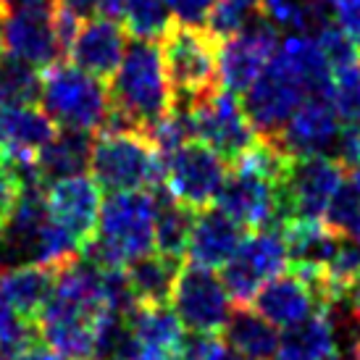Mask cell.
Wrapping results in <instances>:
<instances>
[{
  "mask_svg": "<svg viewBox=\"0 0 360 360\" xmlns=\"http://www.w3.org/2000/svg\"><path fill=\"white\" fill-rule=\"evenodd\" d=\"M108 92L110 116L103 129H137L148 134L174 105L160 42H129L119 69L110 77Z\"/></svg>",
  "mask_w": 360,
  "mask_h": 360,
  "instance_id": "6da1fadb",
  "label": "cell"
},
{
  "mask_svg": "<svg viewBox=\"0 0 360 360\" xmlns=\"http://www.w3.org/2000/svg\"><path fill=\"white\" fill-rule=\"evenodd\" d=\"M155 250V192H108L92 240L82 248L103 269H124Z\"/></svg>",
  "mask_w": 360,
  "mask_h": 360,
  "instance_id": "7a4b0ae2",
  "label": "cell"
},
{
  "mask_svg": "<svg viewBox=\"0 0 360 360\" xmlns=\"http://www.w3.org/2000/svg\"><path fill=\"white\" fill-rule=\"evenodd\" d=\"M92 179L105 192L155 190L163 184V158L137 129H101L92 140Z\"/></svg>",
  "mask_w": 360,
  "mask_h": 360,
  "instance_id": "3957f363",
  "label": "cell"
},
{
  "mask_svg": "<svg viewBox=\"0 0 360 360\" xmlns=\"http://www.w3.org/2000/svg\"><path fill=\"white\" fill-rule=\"evenodd\" d=\"M37 103L58 129L95 134L110 116V92L105 82L63 60L42 71Z\"/></svg>",
  "mask_w": 360,
  "mask_h": 360,
  "instance_id": "277c9868",
  "label": "cell"
},
{
  "mask_svg": "<svg viewBox=\"0 0 360 360\" xmlns=\"http://www.w3.org/2000/svg\"><path fill=\"white\" fill-rule=\"evenodd\" d=\"M160 56L176 108H192L219 90V40L208 30L171 27Z\"/></svg>",
  "mask_w": 360,
  "mask_h": 360,
  "instance_id": "5b68a950",
  "label": "cell"
},
{
  "mask_svg": "<svg viewBox=\"0 0 360 360\" xmlns=\"http://www.w3.org/2000/svg\"><path fill=\"white\" fill-rule=\"evenodd\" d=\"M305 98H310V92L302 77L276 51V56L258 74V79L242 92V108L258 140L274 142Z\"/></svg>",
  "mask_w": 360,
  "mask_h": 360,
  "instance_id": "8992f818",
  "label": "cell"
},
{
  "mask_svg": "<svg viewBox=\"0 0 360 360\" xmlns=\"http://www.w3.org/2000/svg\"><path fill=\"white\" fill-rule=\"evenodd\" d=\"M345 179V163L334 155L290 158L279 181V219L319 221Z\"/></svg>",
  "mask_w": 360,
  "mask_h": 360,
  "instance_id": "52a82bcc",
  "label": "cell"
},
{
  "mask_svg": "<svg viewBox=\"0 0 360 360\" xmlns=\"http://www.w3.org/2000/svg\"><path fill=\"white\" fill-rule=\"evenodd\" d=\"M287 263L290 260H287L284 231L276 226H263L242 237L231 258L221 266L224 271L219 276L231 300L237 305H248L266 281L287 269Z\"/></svg>",
  "mask_w": 360,
  "mask_h": 360,
  "instance_id": "ba28073f",
  "label": "cell"
},
{
  "mask_svg": "<svg viewBox=\"0 0 360 360\" xmlns=\"http://www.w3.org/2000/svg\"><path fill=\"white\" fill-rule=\"evenodd\" d=\"M56 0H13L3 8V56L45 71L63 60L53 32Z\"/></svg>",
  "mask_w": 360,
  "mask_h": 360,
  "instance_id": "9c48e42d",
  "label": "cell"
},
{
  "mask_svg": "<svg viewBox=\"0 0 360 360\" xmlns=\"http://www.w3.org/2000/svg\"><path fill=\"white\" fill-rule=\"evenodd\" d=\"M226 179V160L202 140H190L163 158V184L174 200L192 210L216 202Z\"/></svg>",
  "mask_w": 360,
  "mask_h": 360,
  "instance_id": "30bf717a",
  "label": "cell"
},
{
  "mask_svg": "<svg viewBox=\"0 0 360 360\" xmlns=\"http://www.w3.org/2000/svg\"><path fill=\"white\" fill-rule=\"evenodd\" d=\"M169 302L179 323L192 334H219L231 313V297L221 276L198 263L179 266Z\"/></svg>",
  "mask_w": 360,
  "mask_h": 360,
  "instance_id": "8fae6325",
  "label": "cell"
},
{
  "mask_svg": "<svg viewBox=\"0 0 360 360\" xmlns=\"http://www.w3.org/2000/svg\"><path fill=\"white\" fill-rule=\"evenodd\" d=\"M187 110L195 124V140H202L208 148H213L226 163L240 160L258 142V134L234 92L219 87Z\"/></svg>",
  "mask_w": 360,
  "mask_h": 360,
  "instance_id": "7c38bea8",
  "label": "cell"
},
{
  "mask_svg": "<svg viewBox=\"0 0 360 360\" xmlns=\"http://www.w3.org/2000/svg\"><path fill=\"white\" fill-rule=\"evenodd\" d=\"M281 32L266 16L252 19L248 27L219 40V87L234 95L250 87L279 51Z\"/></svg>",
  "mask_w": 360,
  "mask_h": 360,
  "instance_id": "4fadbf2b",
  "label": "cell"
},
{
  "mask_svg": "<svg viewBox=\"0 0 360 360\" xmlns=\"http://www.w3.org/2000/svg\"><path fill=\"white\" fill-rule=\"evenodd\" d=\"M252 305L276 329H287L319 310H326L331 300L323 276L300 274V271H292V274L281 271L255 292Z\"/></svg>",
  "mask_w": 360,
  "mask_h": 360,
  "instance_id": "5bb4252c",
  "label": "cell"
},
{
  "mask_svg": "<svg viewBox=\"0 0 360 360\" xmlns=\"http://www.w3.org/2000/svg\"><path fill=\"white\" fill-rule=\"evenodd\" d=\"M342 134H345V124H342L331 98L310 95L284 124V129L274 140V145H279L290 158H300V155L340 158Z\"/></svg>",
  "mask_w": 360,
  "mask_h": 360,
  "instance_id": "9a60e30c",
  "label": "cell"
},
{
  "mask_svg": "<svg viewBox=\"0 0 360 360\" xmlns=\"http://www.w3.org/2000/svg\"><path fill=\"white\" fill-rule=\"evenodd\" d=\"M45 205H48L51 221H56L60 229L69 231L84 248L92 240L95 226H98L103 195L98 181L92 176L77 174V176H66V179H56L51 184H45Z\"/></svg>",
  "mask_w": 360,
  "mask_h": 360,
  "instance_id": "2e32d148",
  "label": "cell"
},
{
  "mask_svg": "<svg viewBox=\"0 0 360 360\" xmlns=\"http://www.w3.org/2000/svg\"><path fill=\"white\" fill-rule=\"evenodd\" d=\"M127 323L131 331L129 360H181L187 337L169 305H137Z\"/></svg>",
  "mask_w": 360,
  "mask_h": 360,
  "instance_id": "e0dca14e",
  "label": "cell"
},
{
  "mask_svg": "<svg viewBox=\"0 0 360 360\" xmlns=\"http://www.w3.org/2000/svg\"><path fill=\"white\" fill-rule=\"evenodd\" d=\"M127 51V30L119 21L92 16L79 24L69 48L71 63L98 79H110Z\"/></svg>",
  "mask_w": 360,
  "mask_h": 360,
  "instance_id": "ac0fdd59",
  "label": "cell"
},
{
  "mask_svg": "<svg viewBox=\"0 0 360 360\" xmlns=\"http://www.w3.org/2000/svg\"><path fill=\"white\" fill-rule=\"evenodd\" d=\"M3 150L0 158H6L13 166H30L34 163L37 153L53 140L58 127L40 108V103H8L3 108Z\"/></svg>",
  "mask_w": 360,
  "mask_h": 360,
  "instance_id": "d6986e66",
  "label": "cell"
},
{
  "mask_svg": "<svg viewBox=\"0 0 360 360\" xmlns=\"http://www.w3.org/2000/svg\"><path fill=\"white\" fill-rule=\"evenodd\" d=\"M242 229L245 226L226 216L219 205L195 210L184 255L190 258V263H198L205 269H219L231 258V252L237 250V245L245 237Z\"/></svg>",
  "mask_w": 360,
  "mask_h": 360,
  "instance_id": "ffe728a7",
  "label": "cell"
},
{
  "mask_svg": "<svg viewBox=\"0 0 360 360\" xmlns=\"http://www.w3.org/2000/svg\"><path fill=\"white\" fill-rule=\"evenodd\" d=\"M281 231L287 245V260L295 266V271L323 276L329 260L337 252L340 234H334L319 221H287Z\"/></svg>",
  "mask_w": 360,
  "mask_h": 360,
  "instance_id": "44dd1931",
  "label": "cell"
},
{
  "mask_svg": "<svg viewBox=\"0 0 360 360\" xmlns=\"http://www.w3.org/2000/svg\"><path fill=\"white\" fill-rule=\"evenodd\" d=\"M337 355V326L319 310L295 326L281 329L274 360H331Z\"/></svg>",
  "mask_w": 360,
  "mask_h": 360,
  "instance_id": "7402d4cb",
  "label": "cell"
},
{
  "mask_svg": "<svg viewBox=\"0 0 360 360\" xmlns=\"http://www.w3.org/2000/svg\"><path fill=\"white\" fill-rule=\"evenodd\" d=\"M95 134L79 129H58L53 140L37 153L34 171L42 184H51L56 179L77 176L90 169V153Z\"/></svg>",
  "mask_w": 360,
  "mask_h": 360,
  "instance_id": "603a6c76",
  "label": "cell"
},
{
  "mask_svg": "<svg viewBox=\"0 0 360 360\" xmlns=\"http://www.w3.org/2000/svg\"><path fill=\"white\" fill-rule=\"evenodd\" d=\"M56 284V269L42 263H19L0 271V295L27 319H37Z\"/></svg>",
  "mask_w": 360,
  "mask_h": 360,
  "instance_id": "cb8c5ba5",
  "label": "cell"
},
{
  "mask_svg": "<svg viewBox=\"0 0 360 360\" xmlns=\"http://www.w3.org/2000/svg\"><path fill=\"white\" fill-rule=\"evenodd\" d=\"M181 260L153 250L142 258L124 266V276L137 305H166L171 300V290L179 274Z\"/></svg>",
  "mask_w": 360,
  "mask_h": 360,
  "instance_id": "d4e9b609",
  "label": "cell"
},
{
  "mask_svg": "<svg viewBox=\"0 0 360 360\" xmlns=\"http://www.w3.org/2000/svg\"><path fill=\"white\" fill-rule=\"evenodd\" d=\"M224 342L250 360H274L279 345V329L269 323L255 308L240 305L224 323Z\"/></svg>",
  "mask_w": 360,
  "mask_h": 360,
  "instance_id": "484cf974",
  "label": "cell"
},
{
  "mask_svg": "<svg viewBox=\"0 0 360 360\" xmlns=\"http://www.w3.org/2000/svg\"><path fill=\"white\" fill-rule=\"evenodd\" d=\"M153 192H155V250L181 260L195 210L174 200L169 190L155 187Z\"/></svg>",
  "mask_w": 360,
  "mask_h": 360,
  "instance_id": "4316f807",
  "label": "cell"
},
{
  "mask_svg": "<svg viewBox=\"0 0 360 360\" xmlns=\"http://www.w3.org/2000/svg\"><path fill=\"white\" fill-rule=\"evenodd\" d=\"M260 13L287 34H316L331 21V13L319 0H260Z\"/></svg>",
  "mask_w": 360,
  "mask_h": 360,
  "instance_id": "83f0119b",
  "label": "cell"
},
{
  "mask_svg": "<svg viewBox=\"0 0 360 360\" xmlns=\"http://www.w3.org/2000/svg\"><path fill=\"white\" fill-rule=\"evenodd\" d=\"M124 30L134 40L160 42L174 27L171 0H127L124 6Z\"/></svg>",
  "mask_w": 360,
  "mask_h": 360,
  "instance_id": "f1b7e54d",
  "label": "cell"
},
{
  "mask_svg": "<svg viewBox=\"0 0 360 360\" xmlns=\"http://www.w3.org/2000/svg\"><path fill=\"white\" fill-rule=\"evenodd\" d=\"M323 219L334 234L360 240V169H355L342 179L334 198L329 200Z\"/></svg>",
  "mask_w": 360,
  "mask_h": 360,
  "instance_id": "f546056e",
  "label": "cell"
},
{
  "mask_svg": "<svg viewBox=\"0 0 360 360\" xmlns=\"http://www.w3.org/2000/svg\"><path fill=\"white\" fill-rule=\"evenodd\" d=\"M42 71L11 56H0V90L8 103H37Z\"/></svg>",
  "mask_w": 360,
  "mask_h": 360,
  "instance_id": "4dcf8cb0",
  "label": "cell"
},
{
  "mask_svg": "<svg viewBox=\"0 0 360 360\" xmlns=\"http://www.w3.org/2000/svg\"><path fill=\"white\" fill-rule=\"evenodd\" d=\"M331 103L345 127L360 124V58L331 74Z\"/></svg>",
  "mask_w": 360,
  "mask_h": 360,
  "instance_id": "1f68e13d",
  "label": "cell"
},
{
  "mask_svg": "<svg viewBox=\"0 0 360 360\" xmlns=\"http://www.w3.org/2000/svg\"><path fill=\"white\" fill-rule=\"evenodd\" d=\"M258 16H263L260 13V0H216L205 30L216 40H224L234 32H240L242 27H248Z\"/></svg>",
  "mask_w": 360,
  "mask_h": 360,
  "instance_id": "d6a6232c",
  "label": "cell"
},
{
  "mask_svg": "<svg viewBox=\"0 0 360 360\" xmlns=\"http://www.w3.org/2000/svg\"><path fill=\"white\" fill-rule=\"evenodd\" d=\"M37 326L34 321L21 316L3 295H0V358L37 342Z\"/></svg>",
  "mask_w": 360,
  "mask_h": 360,
  "instance_id": "836d02e7",
  "label": "cell"
},
{
  "mask_svg": "<svg viewBox=\"0 0 360 360\" xmlns=\"http://www.w3.org/2000/svg\"><path fill=\"white\" fill-rule=\"evenodd\" d=\"M313 37L319 40L321 51H323V56H326V60H329L331 71L340 69V66H347V63L360 58V51L355 48V42L350 40V34L342 30L334 19L326 21Z\"/></svg>",
  "mask_w": 360,
  "mask_h": 360,
  "instance_id": "e575fe53",
  "label": "cell"
},
{
  "mask_svg": "<svg viewBox=\"0 0 360 360\" xmlns=\"http://www.w3.org/2000/svg\"><path fill=\"white\" fill-rule=\"evenodd\" d=\"M181 360H250L242 352L229 347L226 342H221L216 334H192L190 340H184V352Z\"/></svg>",
  "mask_w": 360,
  "mask_h": 360,
  "instance_id": "d590c367",
  "label": "cell"
},
{
  "mask_svg": "<svg viewBox=\"0 0 360 360\" xmlns=\"http://www.w3.org/2000/svg\"><path fill=\"white\" fill-rule=\"evenodd\" d=\"M21 187H24V181H21L19 171L13 169L6 158H0V234H3L6 224H8L11 210H13V205L19 200Z\"/></svg>",
  "mask_w": 360,
  "mask_h": 360,
  "instance_id": "8d00e7d4",
  "label": "cell"
},
{
  "mask_svg": "<svg viewBox=\"0 0 360 360\" xmlns=\"http://www.w3.org/2000/svg\"><path fill=\"white\" fill-rule=\"evenodd\" d=\"M213 6H216V0H171L174 24L192 27V30H205Z\"/></svg>",
  "mask_w": 360,
  "mask_h": 360,
  "instance_id": "74e56055",
  "label": "cell"
},
{
  "mask_svg": "<svg viewBox=\"0 0 360 360\" xmlns=\"http://www.w3.org/2000/svg\"><path fill=\"white\" fill-rule=\"evenodd\" d=\"M340 160L347 166H358L360 169V124L355 127H345L342 134V148H340Z\"/></svg>",
  "mask_w": 360,
  "mask_h": 360,
  "instance_id": "f35d334b",
  "label": "cell"
},
{
  "mask_svg": "<svg viewBox=\"0 0 360 360\" xmlns=\"http://www.w3.org/2000/svg\"><path fill=\"white\" fill-rule=\"evenodd\" d=\"M3 360H66L60 358L58 352H53L45 342H32L27 347H21V350L11 352V355H3Z\"/></svg>",
  "mask_w": 360,
  "mask_h": 360,
  "instance_id": "ab89813d",
  "label": "cell"
},
{
  "mask_svg": "<svg viewBox=\"0 0 360 360\" xmlns=\"http://www.w3.org/2000/svg\"><path fill=\"white\" fill-rule=\"evenodd\" d=\"M124 6L127 0H95V16L119 21L124 16Z\"/></svg>",
  "mask_w": 360,
  "mask_h": 360,
  "instance_id": "60d3db41",
  "label": "cell"
},
{
  "mask_svg": "<svg viewBox=\"0 0 360 360\" xmlns=\"http://www.w3.org/2000/svg\"><path fill=\"white\" fill-rule=\"evenodd\" d=\"M345 302H350L352 313L358 316L360 313V271L355 274V279L350 281V287H347V292H345Z\"/></svg>",
  "mask_w": 360,
  "mask_h": 360,
  "instance_id": "b9f144b4",
  "label": "cell"
},
{
  "mask_svg": "<svg viewBox=\"0 0 360 360\" xmlns=\"http://www.w3.org/2000/svg\"><path fill=\"white\" fill-rule=\"evenodd\" d=\"M352 358H360V313H358V331H355V342H352Z\"/></svg>",
  "mask_w": 360,
  "mask_h": 360,
  "instance_id": "7bdbcfd3",
  "label": "cell"
},
{
  "mask_svg": "<svg viewBox=\"0 0 360 360\" xmlns=\"http://www.w3.org/2000/svg\"><path fill=\"white\" fill-rule=\"evenodd\" d=\"M8 105V101H6V95H3V90H0V119H3V108ZM0 150H3V127H0Z\"/></svg>",
  "mask_w": 360,
  "mask_h": 360,
  "instance_id": "ee69618b",
  "label": "cell"
},
{
  "mask_svg": "<svg viewBox=\"0 0 360 360\" xmlns=\"http://www.w3.org/2000/svg\"><path fill=\"white\" fill-rule=\"evenodd\" d=\"M0 56H3V8H0Z\"/></svg>",
  "mask_w": 360,
  "mask_h": 360,
  "instance_id": "f6af8a7d",
  "label": "cell"
},
{
  "mask_svg": "<svg viewBox=\"0 0 360 360\" xmlns=\"http://www.w3.org/2000/svg\"><path fill=\"white\" fill-rule=\"evenodd\" d=\"M13 0H0V8H6V6H11Z\"/></svg>",
  "mask_w": 360,
  "mask_h": 360,
  "instance_id": "bcb514c9",
  "label": "cell"
},
{
  "mask_svg": "<svg viewBox=\"0 0 360 360\" xmlns=\"http://www.w3.org/2000/svg\"><path fill=\"white\" fill-rule=\"evenodd\" d=\"M331 360H340V358H337V355H334V358H331Z\"/></svg>",
  "mask_w": 360,
  "mask_h": 360,
  "instance_id": "7dc6e473",
  "label": "cell"
},
{
  "mask_svg": "<svg viewBox=\"0 0 360 360\" xmlns=\"http://www.w3.org/2000/svg\"><path fill=\"white\" fill-rule=\"evenodd\" d=\"M0 360H3V358H0Z\"/></svg>",
  "mask_w": 360,
  "mask_h": 360,
  "instance_id": "c3c4849f",
  "label": "cell"
}]
</instances>
